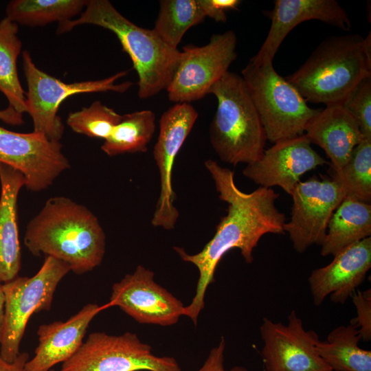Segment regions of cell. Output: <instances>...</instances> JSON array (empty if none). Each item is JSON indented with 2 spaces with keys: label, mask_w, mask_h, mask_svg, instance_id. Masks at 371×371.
<instances>
[{
  "label": "cell",
  "mask_w": 371,
  "mask_h": 371,
  "mask_svg": "<svg viewBox=\"0 0 371 371\" xmlns=\"http://www.w3.org/2000/svg\"><path fill=\"white\" fill-rule=\"evenodd\" d=\"M204 165L219 199L227 203L228 208L214 236L201 251L189 254L183 248L174 247L179 257L194 265L199 273L195 295L183 313L194 325L204 308L206 291L214 282L216 267L225 254L237 248L245 261L252 263L254 249L260 239L267 234H283L286 223L284 214L276 205L279 194L273 189L259 187L251 193L243 192L236 186L232 170L212 159Z\"/></svg>",
  "instance_id": "1"
},
{
  "label": "cell",
  "mask_w": 371,
  "mask_h": 371,
  "mask_svg": "<svg viewBox=\"0 0 371 371\" xmlns=\"http://www.w3.org/2000/svg\"><path fill=\"white\" fill-rule=\"evenodd\" d=\"M24 244L34 256L55 258L81 275L102 263L106 236L98 218L86 206L56 196L28 223Z\"/></svg>",
  "instance_id": "2"
},
{
  "label": "cell",
  "mask_w": 371,
  "mask_h": 371,
  "mask_svg": "<svg viewBox=\"0 0 371 371\" xmlns=\"http://www.w3.org/2000/svg\"><path fill=\"white\" fill-rule=\"evenodd\" d=\"M371 76L370 31L324 40L286 80L307 101L343 105L357 85Z\"/></svg>",
  "instance_id": "3"
},
{
  "label": "cell",
  "mask_w": 371,
  "mask_h": 371,
  "mask_svg": "<svg viewBox=\"0 0 371 371\" xmlns=\"http://www.w3.org/2000/svg\"><path fill=\"white\" fill-rule=\"evenodd\" d=\"M84 24L97 25L115 34L138 75L139 98L153 97L166 89L181 53L167 45L153 30L134 24L108 0H89L78 18L58 23L57 33L63 34Z\"/></svg>",
  "instance_id": "4"
},
{
  "label": "cell",
  "mask_w": 371,
  "mask_h": 371,
  "mask_svg": "<svg viewBox=\"0 0 371 371\" xmlns=\"http://www.w3.org/2000/svg\"><path fill=\"white\" fill-rule=\"evenodd\" d=\"M210 93L217 99L210 139L221 160L233 166L258 161L267 139L243 77L228 71Z\"/></svg>",
  "instance_id": "5"
},
{
  "label": "cell",
  "mask_w": 371,
  "mask_h": 371,
  "mask_svg": "<svg viewBox=\"0 0 371 371\" xmlns=\"http://www.w3.org/2000/svg\"><path fill=\"white\" fill-rule=\"evenodd\" d=\"M242 77L256 106L267 139L276 143L303 135L320 109L309 107L297 89L275 70L273 63H248Z\"/></svg>",
  "instance_id": "6"
},
{
  "label": "cell",
  "mask_w": 371,
  "mask_h": 371,
  "mask_svg": "<svg viewBox=\"0 0 371 371\" xmlns=\"http://www.w3.org/2000/svg\"><path fill=\"white\" fill-rule=\"evenodd\" d=\"M69 271L65 262L45 256L33 276H18L3 283L5 304L0 355L5 361L12 362L17 357L30 318L50 309L58 284Z\"/></svg>",
  "instance_id": "7"
},
{
  "label": "cell",
  "mask_w": 371,
  "mask_h": 371,
  "mask_svg": "<svg viewBox=\"0 0 371 371\" xmlns=\"http://www.w3.org/2000/svg\"><path fill=\"white\" fill-rule=\"evenodd\" d=\"M22 57L27 84V113L32 119L33 131L43 134L52 141L60 142L63 135L65 127L58 111L66 98L84 93H124L133 85L129 81L115 84L127 74L125 71L104 79L65 83L39 69L27 50L23 52Z\"/></svg>",
  "instance_id": "8"
},
{
  "label": "cell",
  "mask_w": 371,
  "mask_h": 371,
  "mask_svg": "<svg viewBox=\"0 0 371 371\" xmlns=\"http://www.w3.org/2000/svg\"><path fill=\"white\" fill-rule=\"evenodd\" d=\"M181 371L175 358L158 357L137 334H89L60 371Z\"/></svg>",
  "instance_id": "9"
},
{
  "label": "cell",
  "mask_w": 371,
  "mask_h": 371,
  "mask_svg": "<svg viewBox=\"0 0 371 371\" xmlns=\"http://www.w3.org/2000/svg\"><path fill=\"white\" fill-rule=\"evenodd\" d=\"M237 38L233 30L213 34L203 46L183 47L181 58L166 87L168 99L190 103L210 93L211 87L236 59Z\"/></svg>",
  "instance_id": "10"
},
{
  "label": "cell",
  "mask_w": 371,
  "mask_h": 371,
  "mask_svg": "<svg viewBox=\"0 0 371 371\" xmlns=\"http://www.w3.org/2000/svg\"><path fill=\"white\" fill-rule=\"evenodd\" d=\"M60 142L40 133H17L0 126V163L20 172L25 186L41 192L51 186L71 166Z\"/></svg>",
  "instance_id": "11"
},
{
  "label": "cell",
  "mask_w": 371,
  "mask_h": 371,
  "mask_svg": "<svg viewBox=\"0 0 371 371\" xmlns=\"http://www.w3.org/2000/svg\"><path fill=\"white\" fill-rule=\"evenodd\" d=\"M291 195V218L284 223V232L294 249L303 253L313 245H322L333 214L346 196L335 180L316 179L300 181Z\"/></svg>",
  "instance_id": "12"
},
{
  "label": "cell",
  "mask_w": 371,
  "mask_h": 371,
  "mask_svg": "<svg viewBox=\"0 0 371 371\" xmlns=\"http://www.w3.org/2000/svg\"><path fill=\"white\" fill-rule=\"evenodd\" d=\"M260 333L267 371H332L317 350L319 335L304 328L295 311L289 313L287 324L264 317Z\"/></svg>",
  "instance_id": "13"
},
{
  "label": "cell",
  "mask_w": 371,
  "mask_h": 371,
  "mask_svg": "<svg viewBox=\"0 0 371 371\" xmlns=\"http://www.w3.org/2000/svg\"><path fill=\"white\" fill-rule=\"evenodd\" d=\"M198 113L190 103H176L163 113L153 156L160 176V194L151 224L172 229L179 213L173 203L176 194L172 186V168L176 157L191 132Z\"/></svg>",
  "instance_id": "14"
},
{
  "label": "cell",
  "mask_w": 371,
  "mask_h": 371,
  "mask_svg": "<svg viewBox=\"0 0 371 371\" xmlns=\"http://www.w3.org/2000/svg\"><path fill=\"white\" fill-rule=\"evenodd\" d=\"M155 273L138 265L112 286L107 308L118 306L142 324L169 326L183 315L185 306L167 289L155 281Z\"/></svg>",
  "instance_id": "15"
},
{
  "label": "cell",
  "mask_w": 371,
  "mask_h": 371,
  "mask_svg": "<svg viewBox=\"0 0 371 371\" xmlns=\"http://www.w3.org/2000/svg\"><path fill=\"white\" fill-rule=\"evenodd\" d=\"M311 144L304 133L276 142L243 174L260 187L279 186L291 195L304 174L327 163Z\"/></svg>",
  "instance_id": "16"
},
{
  "label": "cell",
  "mask_w": 371,
  "mask_h": 371,
  "mask_svg": "<svg viewBox=\"0 0 371 371\" xmlns=\"http://www.w3.org/2000/svg\"><path fill=\"white\" fill-rule=\"evenodd\" d=\"M267 14L271 21L268 34L249 60L258 66L273 63L284 39L302 22L319 20L345 31L351 27L347 12L335 0H276Z\"/></svg>",
  "instance_id": "17"
},
{
  "label": "cell",
  "mask_w": 371,
  "mask_h": 371,
  "mask_svg": "<svg viewBox=\"0 0 371 371\" xmlns=\"http://www.w3.org/2000/svg\"><path fill=\"white\" fill-rule=\"evenodd\" d=\"M333 256L329 264L313 270L308 279L317 306L328 295L334 303H345L363 282L371 267V237L344 248Z\"/></svg>",
  "instance_id": "18"
},
{
  "label": "cell",
  "mask_w": 371,
  "mask_h": 371,
  "mask_svg": "<svg viewBox=\"0 0 371 371\" xmlns=\"http://www.w3.org/2000/svg\"><path fill=\"white\" fill-rule=\"evenodd\" d=\"M105 308L106 304L89 303L66 321L39 326L38 344L32 358L26 362L25 370L50 371L55 365L69 360L82 345L91 322Z\"/></svg>",
  "instance_id": "19"
},
{
  "label": "cell",
  "mask_w": 371,
  "mask_h": 371,
  "mask_svg": "<svg viewBox=\"0 0 371 371\" xmlns=\"http://www.w3.org/2000/svg\"><path fill=\"white\" fill-rule=\"evenodd\" d=\"M304 135L311 144L325 151L333 171L347 163L354 148L365 139L356 120L342 105L320 109L308 122Z\"/></svg>",
  "instance_id": "20"
},
{
  "label": "cell",
  "mask_w": 371,
  "mask_h": 371,
  "mask_svg": "<svg viewBox=\"0 0 371 371\" xmlns=\"http://www.w3.org/2000/svg\"><path fill=\"white\" fill-rule=\"evenodd\" d=\"M0 282L18 277L21 254L17 223V200L25 181L16 169L0 163Z\"/></svg>",
  "instance_id": "21"
},
{
  "label": "cell",
  "mask_w": 371,
  "mask_h": 371,
  "mask_svg": "<svg viewBox=\"0 0 371 371\" xmlns=\"http://www.w3.org/2000/svg\"><path fill=\"white\" fill-rule=\"evenodd\" d=\"M371 236V205L346 197L333 214L321 245V255L334 256Z\"/></svg>",
  "instance_id": "22"
},
{
  "label": "cell",
  "mask_w": 371,
  "mask_h": 371,
  "mask_svg": "<svg viewBox=\"0 0 371 371\" xmlns=\"http://www.w3.org/2000/svg\"><path fill=\"white\" fill-rule=\"evenodd\" d=\"M361 340L357 327L350 322L331 330L316 348L332 371H371V351L359 346Z\"/></svg>",
  "instance_id": "23"
},
{
  "label": "cell",
  "mask_w": 371,
  "mask_h": 371,
  "mask_svg": "<svg viewBox=\"0 0 371 371\" xmlns=\"http://www.w3.org/2000/svg\"><path fill=\"white\" fill-rule=\"evenodd\" d=\"M18 30L19 25L7 17L0 21V91L9 106L23 114L27 112V106L17 72L16 60L22 47Z\"/></svg>",
  "instance_id": "24"
},
{
  "label": "cell",
  "mask_w": 371,
  "mask_h": 371,
  "mask_svg": "<svg viewBox=\"0 0 371 371\" xmlns=\"http://www.w3.org/2000/svg\"><path fill=\"white\" fill-rule=\"evenodd\" d=\"M155 115L142 110L122 115L120 122L101 146L102 150L113 157L126 153H145L155 131Z\"/></svg>",
  "instance_id": "25"
},
{
  "label": "cell",
  "mask_w": 371,
  "mask_h": 371,
  "mask_svg": "<svg viewBox=\"0 0 371 371\" xmlns=\"http://www.w3.org/2000/svg\"><path fill=\"white\" fill-rule=\"evenodd\" d=\"M87 3V0H12L6 6L5 17L29 27L60 23L80 14Z\"/></svg>",
  "instance_id": "26"
},
{
  "label": "cell",
  "mask_w": 371,
  "mask_h": 371,
  "mask_svg": "<svg viewBox=\"0 0 371 371\" xmlns=\"http://www.w3.org/2000/svg\"><path fill=\"white\" fill-rule=\"evenodd\" d=\"M205 17L200 0H162L153 30L167 45L177 49L187 30Z\"/></svg>",
  "instance_id": "27"
},
{
  "label": "cell",
  "mask_w": 371,
  "mask_h": 371,
  "mask_svg": "<svg viewBox=\"0 0 371 371\" xmlns=\"http://www.w3.org/2000/svg\"><path fill=\"white\" fill-rule=\"evenodd\" d=\"M341 186L346 197L371 201V140L364 139L352 150L347 163L333 171V179Z\"/></svg>",
  "instance_id": "28"
},
{
  "label": "cell",
  "mask_w": 371,
  "mask_h": 371,
  "mask_svg": "<svg viewBox=\"0 0 371 371\" xmlns=\"http://www.w3.org/2000/svg\"><path fill=\"white\" fill-rule=\"evenodd\" d=\"M121 119L122 115L113 109L95 101L88 107L70 113L66 122L76 133L105 140Z\"/></svg>",
  "instance_id": "29"
},
{
  "label": "cell",
  "mask_w": 371,
  "mask_h": 371,
  "mask_svg": "<svg viewBox=\"0 0 371 371\" xmlns=\"http://www.w3.org/2000/svg\"><path fill=\"white\" fill-rule=\"evenodd\" d=\"M342 106L356 120L363 137L371 140V76L357 85Z\"/></svg>",
  "instance_id": "30"
},
{
  "label": "cell",
  "mask_w": 371,
  "mask_h": 371,
  "mask_svg": "<svg viewBox=\"0 0 371 371\" xmlns=\"http://www.w3.org/2000/svg\"><path fill=\"white\" fill-rule=\"evenodd\" d=\"M357 311V317L351 320L361 337V340H371V291L370 289L361 291L358 290L351 296Z\"/></svg>",
  "instance_id": "31"
},
{
  "label": "cell",
  "mask_w": 371,
  "mask_h": 371,
  "mask_svg": "<svg viewBox=\"0 0 371 371\" xmlns=\"http://www.w3.org/2000/svg\"><path fill=\"white\" fill-rule=\"evenodd\" d=\"M225 346V339L222 337L218 344L210 351L203 366L196 371H249L242 366L225 369L224 366Z\"/></svg>",
  "instance_id": "32"
},
{
  "label": "cell",
  "mask_w": 371,
  "mask_h": 371,
  "mask_svg": "<svg viewBox=\"0 0 371 371\" xmlns=\"http://www.w3.org/2000/svg\"><path fill=\"white\" fill-rule=\"evenodd\" d=\"M205 16L216 22L227 21L226 12L236 10L241 3L239 0H200Z\"/></svg>",
  "instance_id": "33"
},
{
  "label": "cell",
  "mask_w": 371,
  "mask_h": 371,
  "mask_svg": "<svg viewBox=\"0 0 371 371\" xmlns=\"http://www.w3.org/2000/svg\"><path fill=\"white\" fill-rule=\"evenodd\" d=\"M29 359V355L25 352H20L12 362L5 361L0 355V371H27L25 363Z\"/></svg>",
  "instance_id": "34"
},
{
  "label": "cell",
  "mask_w": 371,
  "mask_h": 371,
  "mask_svg": "<svg viewBox=\"0 0 371 371\" xmlns=\"http://www.w3.org/2000/svg\"><path fill=\"white\" fill-rule=\"evenodd\" d=\"M0 120L10 125L17 126L23 123L22 113L9 106L0 110Z\"/></svg>",
  "instance_id": "35"
},
{
  "label": "cell",
  "mask_w": 371,
  "mask_h": 371,
  "mask_svg": "<svg viewBox=\"0 0 371 371\" xmlns=\"http://www.w3.org/2000/svg\"><path fill=\"white\" fill-rule=\"evenodd\" d=\"M5 296L3 283L0 282V341L3 333L4 315H5Z\"/></svg>",
  "instance_id": "36"
}]
</instances>
